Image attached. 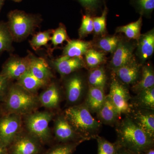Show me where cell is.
Masks as SVG:
<instances>
[{
    "label": "cell",
    "mask_w": 154,
    "mask_h": 154,
    "mask_svg": "<svg viewBox=\"0 0 154 154\" xmlns=\"http://www.w3.org/2000/svg\"><path fill=\"white\" fill-rule=\"evenodd\" d=\"M117 131L122 145L134 153L139 154L148 150L153 144L154 138L145 132L131 119H124Z\"/></svg>",
    "instance_id": "cell-1"
},
{
    "label": "cell",
    "mask_w": 154,
    "mask_h": 154,
    "mask_svg": "<svg viewBox=\"0 0 154 154\" xmlns=\"http://www.w3.org/2000/svg\"><path fill=\"white\" fill-rule=\"evenodd\" d=\"M39 103L38 97L35 94L17 85L9 89L5 107L9 113L26 115L34 112Z\"/></svg>",
    "instance_id": "cell-2"
},
{
    "label": "cell",
    "mask_w": 154,
    "mask_h": 154,
    "mask_svg": "<svg viewBox=\"0 0 154 154\" xmlns=\"http://www.w3.org/2000/svg\"><path fill=\"white\" fill-rule=\"evenodd\" d=\"M64 116L77 134L82 136L84 139L90 137L101 126L99 122L91 115L86 105L69 107L65 111Z\"/></svg>",
    "instance_id": "cell-3"
},
{
    "label": "cell",
    "mask_w": 154,
    "mask_h": 154,
    "mask_svg": "<svg viewBox=\"0 0 154 154\" xmlns=\"http://www.w3.org/2000/svg\"><path fill=\"white\" fill-rule=\"evenodd\" d=\"M53 114L48 111L33 112L26 115L25 124L28 133L41 143H46L51 137L49 123Z\"/></svg>",
    "instance_id": "cell-4"
},
{
    "label": "cell",
    "mask_w": 154,
    "mask_h": 154,
    "mask_svg": "<svg viewBox=\"0 0 154 154\" xmlns=\"http://www.w3.org/2000/svg\"><path fill=\"white\" fill-rule=\"evenodd\" d=\"M9 18L11 33L14 38L17 39L28 36L35 25L34 18L22 11H11Z\"/></svg>",
    "instance_id": "cell-5"
},
{
    "label": "cell",
    "mask_w": 154,
    "mask_h": 154,
    "mask_svg": "<svg viewBox=\"0 0 154 154\" xmlns=\"http://www.w3.org/2000/svg\"><path fill=\"white\" fill-rule=\"evenodd\" d=\"M22 116L13 113L0 118V142L6 147L10 146L20 133Z\"/></svg>",
    "instance_id": "cell-6"
},
{
    "label": "cell",
    "mask_w": 154,
    "mask_h": 154,
    "mask_svg": "<svg viewBox=\"0 0 154 154\" xmlns=\"http://www.w3.org/2000/svg\"><path fill=\"white\" fill-rule=\"evenodd\" d=\"M108 96L117 110L119 116L130 112L129 93L126 88L115 78L110 85Z\"/></svg>",
    "instance_id": "cell-7"
},
{
    "label": "cell",
    "mask_w": 154,
    "mask_h": 154,
    "mask_svg": "<svg viewBox=\"0 0 154 154\" xmlns=\"http://www.w3.org/2000/svg\"><path fill=\"white\" fill-rule=\"evenodd\" d=\"M41 143L29 133H19L10 145V154H38Z\"/></svg>",
    "instance_id": "cell-8"
},
{
    "label": "cell",
    "mask_w": 154,
    "mask_h": 154,
    "mask_svg": "<svg viewBox=\"0 0 154 154\" xmlns=\"http://www.w3.org/2000/svg\"><path fill=\"white\" fill-rule=\"evenodd\" d=\"M30 59H14L7 63L2 74L8 79H19L29 68Z\"/></svg>",
    "instance_id": "cell-9"
},
{
    "label": "cell",
    "mask_w": 154,
    "mask_h": 154,
    "mask_svg": "<svg viewBox=\"0 0 154 154\" xmlns=\"http://www.w3.org/2000/svg\"><path fill=\"white\" fill-rule=\"evenodd\" d=\"M54 132L57 139L67 142L75 139L77 133L64 116H60L54 122Z\"/></svg>",
    "instance_id": "cell-10"
},
{
    "label": "cell",
    "mask_w": 154,
    "mask_h": 154,
    "mask_svg": "<svg viewBox=\"0 0 154 154\" xmlns=\"http://www.w3.org/2000/svg\"><path fill=\"white\" fill-rule=\"evenodd\" d=\"M54 65L60 74L65 75L81 68L84 64L81 58L69 57L63 55L54 61Z\"/></svg>",
    "instance_id": "cell-11"
},
{
    "label": "cell",
    "mask_w": 154,
    "mask_h": 154,
    "mask_svg": "<svg viewBox=\"0 0 154 154\" xmlns=\"http://www.w3.org/2000/svg\"><path fill=\"white\" fill-rule=\"evenodd\" d=\"M28 69L36 78L46 82L48 83L53 77L47 63L42 58L30 59Z\"/></svg>",
    "instance_id": "cell-12"
},
{
    "label": "cell",
    "mask_w": 154,
    "mask_h": 154,
    "mask_svg": "<svg viewBox=\"0 0 154 154\" xmlns=\"http://www.w3.org/2000/svg\"><path fill=\"white\" fill-rule=\"evenodd\" d=\"M133 51L130 45L119 41L111 60L114 69L118 68L132 60Z\"/></svg>",
    "instance_id": "cell-13"
},
{
    "label": "cell",
    "mask_w": 154,
    "mask_h": 154,
    "mask_svg": "<svg viewBox=\"0 0 154 154\" xmlns=\"http://www.w3.org/2000/svg\"><path fill=\"white\" fill-rule=\"evenodd\" d=\"M139 67L133 60L114 69L116 75L122 82L127 85L134 83L139 75Z\"/></svg>",
    "instance_id": "cell-14"
},
{
    "label": "cell",
    "mask_w": 154,
    "mask_h": 154,
    "mask_svg": "<svg viewBox=\"0 0 154 154\" xmlns=\"http://www.w3.org/2000/svg\"><path fill=\"white\" fill-rule=\"evenodd\" d=\"M83 88L81 77L75 75L70 78L66 86L67 99L69 103L74 104L80 100L82 95Z\"/></svg>",
    "instance_id": "cell-15"
},
{
    "label": "cell",
    "mask_w": 154,
    "mask_h": 154,
    "mask_svg": "<svg viewBox=\"0 0 154 154\" xmlns=\"http://www.w3.org/2000/svg\"><path fill=\"white\" fill-rule=\"evenodd\" d=\"M106 97L104 88L90 86L86 100V106L92 112H97L104 104Z\"/></svg>",
    "instance_id": "cell-16"
},
{
    "label": "cell",
    "mask_w": 154,
    "mask_h": 154,
    "mask_svg": "<svg viewBox=\"0 0 154 154\" xmlns=\"http://www.w3.org/2000/svg\"><path fill=\"white\" fill-rule=\"evenodd\" d=\"M139 56L142 60L145 61L152 55L154 51V30L140 35L139 38Z\"/></svg>",
    "instance_id": "cell-17"
},
{
    "label": "cell",
    "mask_w": 154,
    "mask_h": 154,
    "mask_svg": "<svg viewBox=\"0 0 154 154\" xmlns=\"http://www.w3.org/2000/svg\"><path fill=\"white\" fill-rule=\"evenodd\" d=\"M60 94L55 84L50 85L38 97L39 103L47 108L57 107L60 101Z\"/></svg>",
    "instance_id": "cell-18"
},
{
    "label": "cell",
    "mask_w": 154,
    "mask_h": 154,
    "mask_svg": "<svg viewBox=\"0 0 154 154\" xmlns=\"http://www.w3.org/2000/svg\"><path fill=\"white\" fill-rule=\"evenodd\" d=\"M138 126L152 137H154V113L149 111H139L132 119Z\"/></svg>",
    "instance_id": "cell-19"
},
{
    "label": "cell",
    "mask_w": 154,
    "mask_h": 154,
    "mask_svg": "<svg viewBox=\"0 0 154 154\" xmlns=\"http://www.w3.org/2000/svg\"><path fill=\"white\" fill-rule=\"evenodd\" d=\"M47 83L36 78L28 69L18 79V85L33 94L46 85Z\"/></svg>",
    "instance_id": "cell-20"
},
{
    "label": "cell",
    "mask_w": 154,
    "mask_h": 154,
    "mask_svg": "<svg viewBox=\"0 0 154 154\" xmlns=\"http://www.w3.org/2000/svg\"><path fill=\"white\" fill-rule=\"evenodd\" d=\"M91 45L90 42L82 40L69 41L64 49L63 55L69 57L80 58L89 50Z\"/></svg>",
    "instance_id": "cell-21"
},
{
    "label": "cell",
    "mask_w": 154,
    "mask_h": 154,
    "mask_svg": "<svg viewBox=\"0 0 154 154\" xmlns=\"http://www.w3.org/2000/svg\"><path fill=\"white\" fill-rule=\"evenodd\" d=\"M97 113L99 119L104 123L107 124L114 123L119 116L108 95L106 96L104 104Z\"/></svg>",
    "instance_id": "cell-22"
},
{
    "label": "cell",
    "mask_w": 154,
    "mask_h": 154,
    "mask_svg": "<svg viewBox=\"0 0 154 154\" xmlns=\"http://www.w3.org/2000/svg\"><path fill=\"white\" fill-rule=\"evenodd\" d=\"M154 75L150 67L145 66L143 69L142 76L140 81L134 86L135 92L140 93L141 91L154 87Z\"/></svg>",
    "instance_id": "cell-23"
},
{
    "label": "cell",
    "mask_w": 154,
    "mask_h": 154,
    "mask_svg": "<svg viewBox=\"0 0 154 154\" xmlns=\"http://www.w3.org/2000/svg\"><path fill=\"white\" fill-rule=\"evenodd\" d=\"M142 18L141 17L136 22L130 23L128 25L117 28L116 31L124 33L128 38L138 40L140 36Z\"/></svg>",
    "instance_id": "cell-24"
},
{
    "label": "cell",
    "mask_w": 154,
    "mask_h": 154,
    "mask_svg": "<svg viewBox=\"0 0 154 154\" xmlns=\"http://www.w3.org/2000/svg\"><path fill=\"white\" fill-rule=\"evenodd\" d=\"M106 81V75L102 68L95 69L89 74V83L90 86L104 88Z\"/></svg>",
    "instance_id": "cell-25"
},
{
    "label": "cell",
    "mask_w": 154,
    "mask_h": 154,
    "mask_svg": "<svg viewBox=\"0 0 154 154\" xmlns=\"http://www.w3.org/2000/svg\"><path fill=\"white\" fill-rule=\"evenodd\" d=\"M139 103L141 106L153 109L154 108V88L146 89L139 93Z\"/></svg>",
    "instance_id": "cell-26"
},
{
    "label": "cell",
    "mask_w": 154,
    "mask_h": 154,
    "mask_svg": "<svg viewBox=\"0 0 154 154\" xmlns=\"http://www.w3.org/2000/svg\"><path fill=\"white\" fill-rule=\"evenodd\" d=\"M86 63L90 67H95L100 64L104 60V54L94 49H89L85 54Z\"/></svg>",
    "instance_id": "cell-27"
},
{
    "label": "cell",
    "mask_w": 154,
    "mask_h": 154,
    "mask_svg": "<svg viewBox=\"0 0 154 154\" xmlns=\"http://www.w3.org/2000/svg\"><path fill=\"white\" fill-rule=\"evenodd\" d=\"M119 41L116 36H109L101 39L99 42V46L103 51L113 53L115 51Z\"/></svg>",
    "instance_id": "cell-28"
},
{
    "label": "cell",
    "mask_w": 154,
    "mask_h": 154,
    "mask_svg": "<svg viewBox=\"0 0 154 154\" xmlns=\"http://www.w3.org/2000/svg\"><path fill=\"white\" fill-rule=\"evenodd\" d=\"M50 31H46L40 32L33 36L30 41V44L33 49H38L41 46H44L47 44L51 40Z\"/></svg>",
    "instance_id": "cell-29"
},
{
    "label": "cell",
    "mask_w": 154,
    "mask_h": 154,
    "mask_svg": "<svg viewBox=\"0 0 154 154\" xmlns=\"http://www.w3.org/2000/svg\"><path fill=\"white\" fill-rule=\"evenodd\" d=\"M108 13V9L105 5L102 16L93 19L94 31L97 34H102L106 30V17Z\"/></svg>",
    "instance_id": "cell-30"
},
{
    "label": "cell",
    "mask_w": 154,
    "mask_h": 154,
    "mask_svg": "<svg viewBox=\"0 0 154 154\" xmlns=\"http://www.w3.org/2000/svg\"><path fill=\"white\" fill-rule=\"evenodd\" d=\"M98 154H116L117 149L115 145L101 137L97 139Z\"/></svg>",
    "instance_id": "cell-31"
},
{
    "label": "cell",
    "mask_w": 154,
    "mask_h": 154,
    "mask_svg": "<svg viewBox=\"0 0 154 154\" xmlns=\"http://www.w3.org/2000/svg\"><path fill=\"white\" fill-rule=\"evenodd\" d=\"M79 143L64 144L57 146L50 149L45 154H72Z\"/></svg>",
    "instance_id": "cell-32"
},
{
    "label": "cell",
    "mask_w": 154,
    "mask_h": 154,
    "mask_svg": "<svg viewBox=\"0 0 154 154\" xmlns=\"http://www.w3.org/2000/svg\"><path fill=\"white\" fill-rule=\"evenodd\" d=\"M133 3L142 14H150L154 9V0H133Z\"/></svg>",
    "instance_id": "cell-33"
},
{
    "label": "cell",
    "mask_w": 154,
    "mask_h": 154,
    "mask_svg": "<svg viewBox=\"0 0 154 154\" xmlns=\"http://www.w3.org/2000/svg\"><path fill=\"white\" fill-rule=\"evenodd\" d=\"M94 30L93 19L89 14L84 15L82 25L79 30L80 36L81 37L85 36L93 32Z\"/></svg>",
    "instance_id": "cell-34"
},
{
    "label": "cell",
    "mask_w": 154,
    "mask_h": 154,
    "mask_svg": "<svg viewBox=\"0 0 154 154\" xmlns=\"http://www.w3.org/2000/svg\"><path fill=\"white\" fill-rule=\"evenodd\" d=\"M51 41L54 46L62 44L63 42L67 40L68 36L64 27L60 26L54 31L51 37Z\"/></svg>",
    "instance_id": "cell-35"
},
{
    "label": "cell",
    "mask_w": 154,
    "mask_h": 154,
    "mask_svg": "<svg viewBox=\"0 0 154 154\" xmlns=\"http://www.w3.org/2000/svg\"><path fill=\"white\" fill-rule=\"evenodd\" d=\"M11 43V37L8 30L0 26V52L8 49Z\"/></svg>",
    "instance_id": "cell-36"
},
{
    "label": "cell",
    "mask_w": 154,
    "mask_h": 154,
    "mask_svg": "<svg viewBox=\"0 0 154 154\" xmlns=\"http://www.w3.org/2000/svg\"><path fill=\"white\" fill-rule=\"evenodd\" d=\"M81 5L90 12H94L99 8L103 0H77Z\"/></svg>",
    "instance_id": "cell-37"
},
{
    "label": "cell",
    "mask_w": 154,
    "mask_h": 154,
    "mask_svg": "<svg viewBox=\"0 0 154 154\" xmlns=\"http://www.w3.org/2000/svg\"><path fill=\"white\" fill-rule=\"evenodd\" d=\"M8 79L5 75L0 74V97L5 94L8 87Z\"/></svg>",
    "instance_id": "cell-38"
},
{
    "label": "cell",
    "mask_w": 154,
    "mask_h": 154,
    "mask_svg": "<svg viewBox=\"0 0 154 154\" xmlns=\"http://www.w3.org/2000/svg\"><path fill=\"white\" fill-rule=\"evenodd\" d=\"M7 147L0 142V154H7Z\"/></svg>",
    "instance_id": "cell-39"
},
{
    "label": "cell",
    "mask_w": 154,
    "mask_h": 154,
    "mask_svg": "<svg viewBox=\"0 0 154 154\" xmlns=\"http://www.w3.org/2000/svg\"><path fill=\"white\" fill-rule=\"evenodd\" d=\"M132 154V152H128L127 151H121L119 152H117V154Z\"/></svg>",
    "instance_id": "cell-40"
},
{
    "label": "cell",
    "mask_w": 154,
    "mask_h": 154,
    "mask_svg": "<svg viewBox=\"0 0 154 154\" xmlns=\"http://www.w3.org/2000/svg\"><path fill=\"white\" fill-rule=\"evenodd\" d=\"M146 154H154L153 149H150L148 150V151L146 153Z\"/></svg>",
    "instance_id": "cell-41"
},
{
    "label": "cell",
    "mask_w": 154,
    "mask_h": 154,
    "mask_svg": "<svg viewBox=\"0 0 154 154\" xmlns=\"http://www.w3.org/2000/svg\"><path fill=\"white\" fill-rule=\"evenodd\" d=\"M4 2V1H3V0H0V10H1V8H2V7L3 5Z\"/></svg>",
    "instance_id": "cell-42"
},
{
    "label": "cell",
    "mask_w": 154,
    "mask_h": 154,
    "mask_svg": "<svg viewBox=\"0 0 154 154\" xmlns=\"http://www.w3.org/2000/svg\"><path fill=\"white\" fill-rule=\"evenodd\" d=\"M12 1H14V2H21V1H22V0H12Z\"/></svg>",
    "instance_id": "cell-43"
},
{
    "label": "cell",
    "mask_w": 154,
    "mask_h": 154,
    "mask_svg": "<svg viewBox=\"0 0 154 154\" xmlns=\"http://www.w3.org/2000/svg\"><path fill=\"white\" fill-rule=\"evenodd\" d=\"M3 1H5V0H3Z\"/></svg>",
    "instance_id": "cell-44"
}]
</instances>
